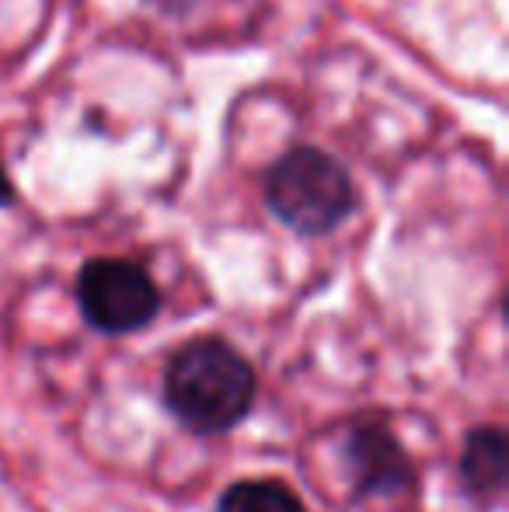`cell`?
<instances>
[{
  "instance_id": "277c9868",
  "label": "cell",
  "mask_w": 509,
  "mask_h": 512,
  "mask_svg": "<svg viewBox=\"0 0 509 512\" xmlns=\"http://www.w3.org/2000/svg\"><path fill=\"white\" fill-rule=\"evenodd\" d=\"M342 460L353 502L398 499L419 488V467L398 439L387 411H360L349 418L342 432Z\"/></svg>"
},
{
  "instance_id": "52a82bcc",
  "label": "cell",
  "mask_w": 509,
  "mask_h": 512,
  "mask_svg": "<svg viewBox=\"0 0 509 512\" xmlns=\"http://www.w3.org/2000/svg\"><path fill=\"white\" fill-rule=\"evenodd\" d=\"M14 203V185H11V175H7L4 161H0V206H11Z\"/></svg>"
},
{
  "instance_id": "8992f818",
  "label": "cell",
  "mask_w": 509,
  "mask_h": 512,
  "mask_svg": "<svg viewBox=\"0 0 509 512\" xmlns=\"http://www.w3.org/2000/svg\"><path fill=\"white\" fill-rule=\"evenodd\" d=\"M217 512H307L297 488L279 478H241L220 492Z\"/></svg>"
},
{
  "instance_id": "6da1fadb",
  "label": "cell",
  "mask_w": 509,
  "mask_h": 512,
  "mask_svg": "<svg viewBox=\"0 0 509 512\" xmlns=\"http://www.w3.org/2000/svg\"><path fill=\"white\" fill-rule=\"evenodd\" d=\"M258 370L224 335H196L168 356L161 401L192 436H227L255 411Z\"/></svg>"
},
{
  "instance_id": "5b68a950",
  "label": "cell",
  "mask_w": 509,
  "mask_h": 512,
  "mask_svg": "<svg viewBox=\"0 0 509 512\" xmlns=\"http://www.w3.org/2000/svg\"><path fill=\"white\" fill-rule=\"evenodd\" d=\"M457 474H461L464 492L478 506H492V502L503 499L509 481V436L503 425L485 422L468 429L461 460H457Z\"/></svg>"
},
{
  "instance_id": "3957f363",
  "label": "cell",
  "mask_w": 509,
  "mask_h": 512,
  "mask_svg": "<svg viewBox=\"0 0 509 512\" xmlns=\"http://www.w3.org/2000/svg\"><path fill=\"white\" fill-rule=\"evenodd\" d=\"M161 286L140 262L129 258H91L77 272V307L98 335H136L161 314Z\"/></svg>"
},
{
  "instance_id": "7a4b0ae2",
  "label": "cell",
  "mask_w": 509,
  "mask_h": 512,
  "mask_svg": "<svg viewBox=\"0 0 509 512\" xmlns=\"http://www.w3.org/2000/svg\"><path fill=\"white\" fill-rule=\"evenodd\" d=\"M265 203L293 234L325 237L353 216L356 185L339 157L318 147H293L265 175Z\"/></svg>"
}]
</instances>
